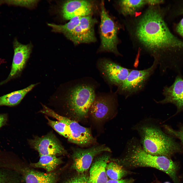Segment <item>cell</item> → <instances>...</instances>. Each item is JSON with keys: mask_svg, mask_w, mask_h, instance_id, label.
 <instances>
[{"mask_svg": "<svg viewBox=\"0 0 183 183\" xmlns=\"http://www.w3.org/2000/svg\"><path fill=\"white\" fill-rule=\"evenodd\" d=\"M136 34L140 42L154 53L166 48H183V42L172 34L156 9L145 13L138 24Z\"/></svg>", "mask_w": 183, "mask_h": 183, "instance_id": "6da1fadb", "label": "cell"}, {"mask_svg": "<svg viewBox=\"0 0 183 183\" xmlns=\"http://www.w3.org/2000/svg\"><path fill=\"white\" fill-rule=\"evenodd\" d=\"M127 148L125 156L117 162L123 166L152 167L164 172L174 180L176 179L177 165L169 158L147 153L141 144L134 140L128 142Z\"/></svg>", "mask_w": 183, "mask_h": 183, "instance_id": "7a4b0ae2", "label": "cell"}, {"mask_svg": "<svg viewBox=\"0 0 183 183\" xmlns=\"http://www.w3.org/2000/svg\"><path fill=\"white\" fill-rule=\"evenodd\" d=\"M64 95L66 106L78 119L85 117L96 94V82L89 78L76 80L71 82Z\"/></svg>", "mask_w": 183, "mask_h": 183, "instance_id": "3957f363", "label": "cell"}, {"mask_svg": "<svg viewBox=\"0 0 183 183\" xmlns=\"http://www.w3.org/2000/svg\"><path fill=\"white\" fill-rule=\"evenodd\" d=\"M140 144L147 153L158 156L169 158L181 150L180 145L173 138L165 134L159 127L144 125L138 128Z\"/></svg>", "mask_w": 183, "mask_h": 183, "instance_id": "277c9868", "label": "cell"}, {"mask_svg": "<svg viewBox=\"0 0 183 183\" xmlns=\"http://www.w3.org/2000/svg\"><path fill=\"white\" fill-rule=\"evenodd\" d=\"M100 19L99 51L112 52L118 55L117 48L118 28L106 10L102 2L101 5Z\"/></svg>", "mask_w": 183, "mask_h": 183, "instance_id": "5b68a950", "label": "cell"}, {"mask_svg": "<svg viewBox=\"0 0 183 183\" xmlns=\"http://www.w3.org/2000/svg\"><path fill=\"white\" fill-rule=\"evenodd\" d=\"M41 112L53 117L66 124L69 127L70 133V142L81 146L91 144L94 141L89 128L83 127L76 121L58 114L46 106L43 105Z\"/></svg>", "mask_w": 183, "mask_h": 183, "instance_id": "8992f818", "label": "cell"}, {"mask_svg": "<svg viewBox=\"0 0 183 183\" xmlns=\"http://www.w3.org/2000/svg\"><path fill=\"white\" fill-rule=\"evenodd\" d=\"M158 64L157 61L155 59L152 65L147 69L131 70L123 84L118 88V92L127 98L140 91L144 87Z\"/></svg>", "mask_w": 183, "mask_h": 183, "instance_id": "52a82bcc", "label": "cell"}, {"mask_svg": "<svg viewBox=\"0 0 183 183\" xmlns=\"http://www.w3.org/2000/svg\"><path fill=\"white\" fill-rule=\"evenodd\" d=\"M111 151L110 149L104 145L86 149H75L72 155L71 167L78 174L85 173L91 166L95 157L103 152Z\"/></svg>", "mask_w": 183, "mask_h": 183, "instance_id": "ba28073f", "label": "cell"}, {"mask_svg": "<svg viewBox=\"0 0 183 183\" xmlns=\"http://www.w3.org/2000/svg\"><path fill=\"white\" fill-rule=\"evenodd\" d=\"M97 21L90 15L81 17L79 24L65 36L75 45L95 42L94 27Z\"/></svg>", "mask_w": 183, "mask_h": 183, "instance_id": "9c48e42d", "label": "cell"}, {"mask_svg": "<svg viewBox=\"0 0 183 183\" xmlns=\"http://www.w3.org/2000/svg\"><path fill=\"white\" fill-rule=\"evenodd\" d=\"M98 68L103 77L110 85L118 88L123 83L131 69L122 66L106 58L98 62Z\"/></svg>", "mask_w": 183, "mask_h": 183, "instance_id": "30bf717a", "label": "cell"}, {"mask_svg": "<svg viewBox=\"0 0 183 183\" xmlns=\"http://www.w3.org/2000/svg\"><path fill=\"white\" fill-rule=\"evenodd\" d=\"M14 55L10 72L8 77L0 83V86L6 83L18 76L24 69L31 53V43L23 44L15 39L13 42Z\"/></svg>", "mask_w": 183, "mask_h": 183, "instance_id": "8fae6325", "label": "cell"}, {"mask_svg": "<svg viewBox=\"0 0 183 183\" xmlns=\"http://www.w3.org/2000/svg\"><path fill=\"white\" fill-rule=\"evenodd\" d=\"M30 144L39 152V156H56L65 154L64 149L54 135L51 133L41 137H36L29 141Z\"/></svg>", "mask_w": 183, "mask_h": 183, "instance_id": "7c38bea8", "label": "cell"}, {"mask_svg": "<svg viewBox=\"0 0 183 183\" xmlns=\"http://www.w3.org/2000/svg\"><path fill=\"white\" fill-rule=\"evenodd\" d=\"M116 96V94H96L89 111L95 119L101 121L108 117L114 104Z\"/></svg>", "mask_w": 183, "mask_h": 183, "instance_id": "4fadbf2b", "label": "cell"}, {"mask_svg": "<svg viewBox=\"0 0 183 183\" xmlns=\"http://www.w3.org/2000/svg\"><path fill=\"white\" fill-rule=\"evenodd\" d=\"M93 10V4L90 1L69 0L63 4L62 14L63 18L69 20L75 17L90 16Z\"/></svg>", "mask_w": 183, "mask_h": 183, "instance_id": "5bb4252c", "label": "cell"}, {"mask_svg": "<svg viewBox=\"0 0 183 183\" xmlns=\"http://www.w3.org/2000/svg\"><path fill=\"white\" fill-rule=\"evenodd\" d=\"M163 94L164 98L158 103L174 104L177 108V113L183 110V78L177 76L172 85L164 88Z\"/></svg>", "mask_w": 183, "mask_h": 183, "instance_id": "9a60e30c", "label": "cell"}, {"mask_svg": "<svg viewBox=\"0 0 183 183\" xmlns=\"http://www.w3.org/2000/svg\"><path fill=\"white\" fill-rule=\"evenodd\" d=\"M109 159V156L105 154L96 159L90 168L87 183H106L108 179L106 167Z\"/></svg>", "mask_w": 183, "mask_h": 183, "instance_id": "2e32d148", "label": "cell"}, {"mask_svg": "<svg viewBox=\"0 0 183 183\" xmlns=\"http://www.w3.org/2000/svg\"><path fill=\"white\" fill-rule=\"evenodd\" d=\"M25 183H56L58 178L55 172L44 173L27 167L21 169Z\"/></svg>", "mask_w": 183, "mask_h": 183, "instance_id": "e0dca14e", "label": "cell"}, {"mask_svg": "<svg viewBox=\"0 0 183 183\" xmlns=\"http://www.w3.org/2000/svg\"><path fill=\"white\" fill-rule=\"evenodd\" d=\"M32 84L23 89L14 91L0 97V106H12L18 104L26 95L36 86Z\"/></svg>", "mask_w": 183, "mask_h": 183, "instance_id": "ac0fdd59", "label": "cell"}, {"mask_svg": "<svg viewBox=\"0 0 183 183\" xmlns=\"http://www.w3.org/2000/svg\"><path fill=\"white\" fill-rule=\"evenodd\" d=\"M40 156L38 162L31 163L30 165L34 167L44 169L49 173L52 172L62 162L61 159L56 156L46 155Z\"/></svg>", "mask_w": 183, "mask_h": 183, "instance_id": "d6986e66", "label": "cell"}, {"mask_svg": "<svg viewBox=\"0 0 183 183\" xmlns=\"http://www.w3.org/2000/svg\"><path fill=\"white\" fill-rule=\"evenodd\" d=\"M147 4L146 0H125L119 2L121 12L124 16L134 14L144 5Z\"/></svg>", "mask_w": 183, "mask_h": 183, "instance_id": "ffe728a7", "label": "cell"}, {"mask_svg": "<svg viewBox=\"0 0 183 183\" xmlns=\"http://www.w3.org/2000/svg\"><path fill=\"white\" fill-rule=\"evenodd\" d=\"M106 172L108 177L111 179L119 180L128 173L123 166L117 162H109L106 167Z\"/></svg>", "mask_w": 183, "mask_h": 183, "instance_id": "44dd1931", "label": "cell"}, {"mask_svg": "<svg viewBox=\"0 0 183 183\" xmlns=\"http://www.w3.org/2000/svg\"><path fill=\"white\" fill-rule=\"evenodd\" d=\"M81 17H73L68 22L63 25L48 23V25L51 27L53 32L62 33L65 36L73 30L79 24Z\"/></svg>", "mask_w": 183, "mask_h": 183, "instance_id": "7402d4cb", "label": "cell"}, {"mask_svg": "<svg viewBox=\"0 0 183 183\" xmlns=\"http://www.w3.org/2000/svg\"><path fill=\"white\" fill-rule=\"evenodd\" d=\"M48 124L60 134L67 138L69 140L70 138V133L69 127L65 124L59 121L52 120L47 116Z\"/></svg>", "mask_w": 183, "mask_h": 183, "instance_id": "603a6c76", "label": "cell"}, {"mask_svg": "<svg viewBox=\"0 0 183 183\" xmlns=\"http://www.w3.org/2000/svg\"><path fill=\"white\" fill-rule=\"evenodd\" d=\"M38 1L37 0H1L0 4H5L29 8L34 6Z\"/></svg>", "mask_w": 183, "mask_h": 183, "instance_id": "cb8c5ba5", "label": "cell"}, {"mask_svg": "<svg viewBox=\"0 0 183 183\" xmlns=\"http://www.w3.org/2000/svg\"><path fill=\"white\" fill-rule=\"evenodd\" d=\"M164 127L166 132L173 137L178 139L183 147V125L177 130H175L167 125H164Z\"/></svg>", "mask_w": 183, "mask_h": 183, "instance_id": "d4e9b609", "label": "cell"}, {"mask_svg": "<svg viewBox=\"0 0 183 183\" xmlns=\"http://www.w3.org/2000/svg\"><path fill=\"white\" fill-rule=\"evenodd\" d=\"M89 175L85 173L78 174L66 180L64 183H87Z\"/></svg>", "mask_w": 183, "mask_h": 183, "instance_id": "484cf974", "label": "cell"}, {"mask_svg": "<svg viewBox=\"0 0 183 183\" xmlns=\"http://www.w3.org/2000/svg\"><path fill=\"white\" fill-rule=\"evenodd\" d=\"M18 179L17 177L10 176L6 173L0 172V183H17Z\"/></svg>", "mask_w": 183, "mask_h": 183, "instance_id": "4316f807", "label": "cell"}, {"mask_svg": "<svg viewBox=\"0 0 183 183\" xmlns=\"http://www.w3.org/2000/svg\"><path fill=\"white\" fill-rule=\"evenodd\" d=\"M106 183H134V180L132 179H121L119 180L109 179L108 180Z\"/></svg>", "mask_w": 183, "mask_h": 183, "instance_id": "83f0119b", "label": "cell"}, {"mask_svg": "<svg viewBox=\"0 0 183 183\" xmlns=\"http://www.w3.org/2000/svg\"><path fill=\"white\" fill-rule=\"evenodd\" d=\"M7 119V114H0V128L6 124Z\"/></svg>", "mask_w": 183, "mask_h": 183, "instance_id": "f1b7e54d", "label": "cell"}, {"mask_svg": "<svg viewBox=\"0 0 183 183\" xmlns=\"http://www.w3.org/2000/svg\"><path fill=\"white\" fill-rule=\"evenodd\" d=\"M176 29L177 32L183 37V18L177 25Z\"/></svg>", "mask_w": 183, "mask_h": 183, "instance_id": "f546056e", "label": "cell"}, {"mask_svg": "<svg viewBox=\"0 0 183 183\" xmlns=\"http://www.w3.org/2000/svg\"><path fill=\"white\" fill-rule=\"evenodd\" d=\"M146 1L147 4L152 5L159 4L163 2V1L159 0H148Z\"/></svg>", "mask_w": 183, "mask_h": 183, "instance_id": "4dcf8cb0", "label": "cell"}, {"mask_svg": "<svg viewBox=\"0 0 183 183\" xmlns=\"http://www.w3.org/2000/svg\"><path fill=\"white\" fill-rule=\"evenodd\" d=\"M164 183H170V182H165Z\"/></svg>", "mask_w": 183, "mask_h": 183, "instance_id": "1f68e13d", "label": "cell"}]
</instances>
